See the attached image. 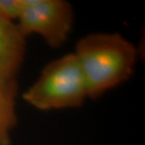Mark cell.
I'll use <instances>...</instances> for the list:
<instances>
[{
  "mask_svg": "<svg viewBox=\"0 0 145 145\" xmlns=\"http://www.w3.org/2000/svg\"><path fill=\"white\" fill-rule=\"evenodd\" d=\"M22 97L28 105L42 111L82 106L88 99V92L74 53L48 63Z\"/></svg>",
  "mask_w": 145,
  "mask_h": 145,
  "instance_id": "7a4b0ae2",
  "label": "cell"
},
{
  "mask_svg": "<svg viewBox=\"0 0 145 145\" xmlns=\"http://www.w3.org/2000/svg\"><path fill=\"white\" fill-rule=\"evenodd\" d=\"M17 21L25 38L39 35L50 48H59L71 32L73 10L65 0H22Z\"/></svg>",
  "mask_w": 145,
  "mask_h": 145,
  "instance_id": "3957f363",
  "label": "cell"
},
{
  "mask_svg": "<svg viewBox=\"0 0 145 145\" xmlns=\"http://www.w3.org/2000/svg\"><path fill=\"white\" fill-rule=\"evenodd\" d=\"M22 7V0H0V18L14 22L17 20Z\"/></svg>",
  "mask_w": 145,
  "mask_h": 145,
  "instance_id": "8992f818",
  "label": "cell"
},
{
  "mask_svg": "<svg viewBox=\"0 0 145 145\" xmlns=\"http://www.w3.org/2000/svg\"><path fill=\"white\" fill-rule=\"evenodd\" d=\"M26 38L16 23L0 18V83L17 80L26 55Z\"/></svg>",
  "mask_w": 145,
  "mask_h": 145,
  "instance_id": "277c9868",
  "label": "cell"
},
{
  "mask_svg": "<svg viewBox=\"0 0 145 145\" xmlns=\"http://www.w3.org/2000/svg\"><path fill=\"white\" fill-rule=\"evenodd\" d=\"M74 55L86 81L88 99H96L128 80L134 73L138 52L119 33H92L76 44Z\"/></svg>",
  "mask_w": 145,
  "mask_h": 145,
  "instance_id": "6da1fadb",
  "label": "cell"
},
{
  "mask_svg": "<svg viewBox=\"0 0 145 145\" xmlns=\"http://www.w3.org/2000/svg\"><path fill=\"white\" fill-rule=\"evenodd\" d=\"M18 82L0 83V145H10V134L17 124Z\"/></svg>",
  "mask_w": 145,
  "mask_h": 145,
  "instance_id": "5b68a950",
  "label": "cell"
}]
</instances>
